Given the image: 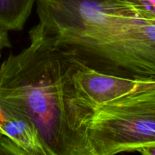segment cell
<instances>
[{"label":"cell","instance_id":"cell-1","mask_svg":"<svg viewBox=\"0 0 155 155\" xmlns=\"http://www.w3.org/2000/svg\"><path fill=\"white\" fill-rule=\"evenodd\" d=\"M30 39L103 74L155 78V18L128 0H36Z\"/></svg>","mask_w":155,"mask_h":155},{"label":"cell","instance_id":"cell-2","mask_svg":"<svg viewBox=\"0 0 155 155\" xmlns=\"http://www.w3.org/2000/svg\"><path fill=\"white\" fill-rule=\"evenodd\" d=\"M71 56L30 39L0 66V102L34 124L51 155H87L89 114L76 98Z\"/></svg>","mask_w":155,"mask_h":155},{"label":"cell","instance_id":"cell-3","mask_svg":"<svg viewBox=\"0 0 155 155\" xmlns=\"http://www.w3.org/2000/svg\"><path fill=\"white\" fill-rule=\"evenodd\" d=\"M84 135L88 155L139 153L155 146V84L93 107Z\"/></svg>","mask_w":155,"mask_h":155},{"label":"cell","instance_id":"cell-4","mask_svg":"<svg viewBox=\"0 0 155 155\" xmlns=\"http://www.w3.org/2000/svg\"><path fill=\"white\" fill-rule=\"evenodd\" d=\"M76 98L91 113L97 105L141 92L155 84V78H129L103 74L81 64L73 74Z\"/></svg>","mask_w":155,"mask_h":155},{"label":"cell","instance_id":"cell-5","mask_svg":"<svg viewBox=\"0 0 155 155\" xmlns=\"http://www.w3.org/2000/svg\"><path fill=\"white\" fill-rule=\"evenodd\" d=\"M0 154L51 155L34 124L1 102Z\"/></svg>","mask_w":155,"mask_h":155},{"label":"cell","instance_id":"cell-6","mask_svg":"<svg viewBox=\"0 0 155 155\" xmlns=\"http://www.w3.org/2000/svg\"><path fill=\"white\" fill-rule=\"evenodd\" d=\"M36 0H0V22L10 30L24 27Z\"/></svg>","mask_w":155,"mask_h":155},{"label":"cell","instance_id":"cell-7","mask_svg":"<svg viewBox=\"0 0 155 155\" xmlns=\"http://www.w3.org/2000/svg\"><path fill=\"white\" fill-rule=\"evenodd\" d=\"M142 12L155 18V0H128Z\"/></svg>","mask_w":155,"mask_h":155},{"label":"cell","instance_id":"cell-8","mask_svg":"<svg viewBox=\"0 0 155 155\" xmlns=\"http://www.w3.org/2000/svg\"><path fill=\"white\" fill-rule=\"evenodd\" d=\"M9 30L0 22V58L2 51L6 48L11 47V42L9 36Z\"/></svg>","mask_w":155,"mask_h":155},{"label":"cell","instance_id":"cell-9","mask_svg":"<svg viewBox=\"0 0 155 155\" xmlns=\"http://www.w3.org/2000/svg\"><path fill=\"white\" fill-rule=\"evenodd\" d=\"M139 153L144 155H155V146H151L144 148Z\"/></svg>","mask_w":155,"mask_h":155}]
</instances>
